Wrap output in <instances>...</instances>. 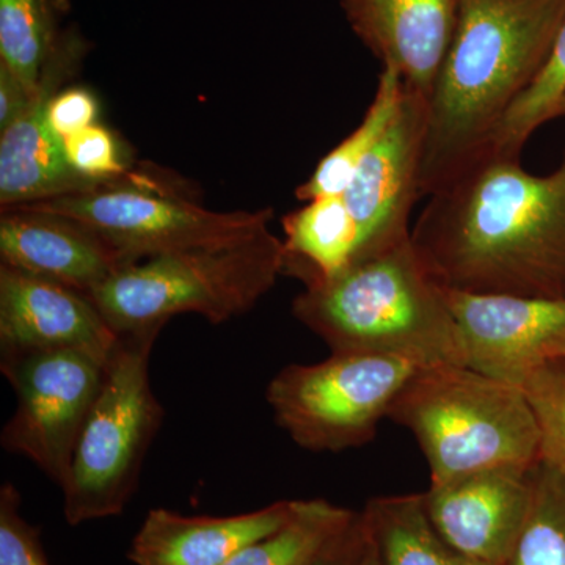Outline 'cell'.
<instances>
[{
  "label": "cell",
  "mask_w": 565,
  "mask_h": 565,
  "mask_svg": "<svg viewBox=\"0 0 565 565\" xmlns=\"http://www.w3.org/2000/svg\"><path fill=\"white\" fill-rule=\"evenodd\" d=\"M412 243L445 289L565 299V148L548 174L482 152L430 193Z\"/></svg>",
  "instance_id": "cell-1"
},
{
  "label": "cell",
  "mask_w": 565,
  "mask_h": 565,
  "mask_svg": "<svg viewBox=\"0 0 565 565\" xmlns=\"http://www.w3.org/2000/svg\"><path fill=\"white\" fill-rule=\"evenodd\" d=\"M564 14L565 0H459L455 33L427 99L422 196L486 151L544 66Z\"/></svg>",
  "instance_id": "cell-2"
},
{
  "label": "cell",
  "mask_w": 565,
  "mask_h": 565,
  "mask_svg": "<svg viewBox=\"0 0 565 565\" xmlns=\"http://www.w3.org/2000/svg\"><path fill=\"white\" fill-rule=\"evenodd\" d=\"M292 315L332 352L399 356L423 367L465 366L446 289L424 266L412 237L305 288Z\"/></svg>",
  "instance_id": "cell-3"
},
{
  "label": "cell",
  "mask_w": 565,
  "mask_h": 565,
  "mask_svg": "<svg viewBox=\"0 0 565 565\" xmlns=\"http://www.w3.org/2000/svg\"><path fill=\"white\" fill-rule=\"evenodd\" d=\"M386 418L414 434L430 484L541 462V434L522 388L462 364L416 371Z\"/></svg>",
  "instance_id": "cell-4"
},
{
  "label": "cell",
  "mask_w": 565,
  "mask_h": 565,
  "mask_svg": "<svg viewBox=\"0 0 565 565\" xmlns=\"http://www.w3.org/2000/svg\"><path fill=\"white\" fill-rule=\"evenodd\" d=\"M282 241L267 230L239 243L128 264L88 297L118 334L163 329L189 313L217 326L255 308L282 277Z\"/></svg>",
  "instance_id": "cell-5"
},
{
  "label": "cell",
  "mask_w": 565,
  "mask_h": 565,
  "mask_svg": "<svg viewBox=\"0 0 565 565\" xmlns=\"http://www.w3.org/2000/svg\"><path fill=\"white\" fill-rule=\"evenodd\" d=\"M161 330L120 334L107 360L102 388L61 487L71 526L121 515L136 493L163 419L150 381L151 352Z\"/></svg>",
  "instance_id": "cell-6"
},
{
  "label": "cell",
  "mask_w": 565,
  "mask_h": 565,
  "mask_svg": "<svg viewBox=\"0 0 565 565\" xmlns=\"http://www.w3.org/2000/svg\"><path fill=\"white\" fill-rule=\"evenodd\" d=\"M422 367L399 356L332 352L319 363L281 367L266 399L294 444L341 452L374 440L397 394Z\"/></svg>",
  "instance_id": "cell-7"
},
{
  "label": "cell",
  "mask_w": 565,
  "mask_h": 565,
  "mask_svg": "<svg viewBox=\"0 0 565 565\" xmlns=\"http://www.w3.org/2000/svg\"><path fill=\"white\" fill-rule=\"evenodd\" d=\"M25 210L50 212L79 223L129 263L152 256L250 239L267 232L274 210L218 212L156 189L143 177L95 191L71 193Z\"/></svg>",
  "instance_id": "cell-8"
},
{
  "label": "cell",
  "mask_w": 565,
  "mask_h": 565,
  "mask_svg": "<svg viewBox=\"0 0 565 565\" xmlns=\"http://www.w3.org/2000/svg\"><path fill=\"white\" fill-rule=\"evenodd\" d=\"M106 363L76 351L0 355V370L17 396L0 435L2 448L31 460L58 487L65 484Z\"/></svg>",
  "instance_id": "cell-9"
},
{
  "label": "cell",
  "mask_w": 565,
  "mask_h": 565,
  "mask_svg": "<svg viewBox=\"0 0 565 565\" xmlns=\"http://www.w3.org/2000/svg\"><path fill=\"white\" fill-rule=\"evenodd\" d=\"M465 366L522 386L546 364L565 362V299L446 289Z\"/></svg>",
  "instance_id": "cell-10"
},
{
  "label": "cell",
  "mask_w": 565,
  "mask_h": 565,
  "mask_svg": "<svg viewBox=\"0 0 565 565\" xmlns=\"http://www.w3.org/2000/svg\"><path fill=\"white\" fill-rule=\"evenodd\" d=\"M427 99L405 87L388 131L364 158L343 193L359 230V262L399 247L412 237L411 214L419 192Z\"/></svg>",
  "instance_id": "cell-11"
},
{
  "label": "cell",
  "mask_w": 565,
  "mask_h": 565,
  "mask_svg": "<svg viewBox=\"0 0 565 565\" xmlns=\"http://www.w3.org/2000/svg\"><path fill=\"white\" fill-rule=\"evenodd\" d=\"M87 50V41L79 33L61 32L41 73L39 90L31 107L20 120L0 132L2 210L107 185L81 177L71 167L65 140L54 131L50 121L52 98L79 70Z\"/></svg>",
  "instance_id": "cell-12"
},
{
  "label": "cell",
  "mask_w": 565,
  "mask_h": 565,
  "mask_svg": "<svg viewBox=\"0 0 565 565\" xmlns=\"http://www.w3.org/2000/svg\"><path fill=\"white\" fill-rule=\"evenodd\" d=\"M533 470L498 468L430 484L423 493L427 515L465 559L504 565L530 516Z\"/></svg>",
  "instance_id": "cell-13"
},
{
  "label": "cell",
  "mask_w": 565,
  "mask_h": 565,
  "mask_svg": "<svg viewBox=\"0 0 565 565\" xmlns=\"http://www.w3.org/2000/svg\"><path fill=\"white\" fill-rule=\"evenodd\" d=\"M118 341L90 297L0 264V355L76 351L107 362Z\"/></svg>",
  "instance_id": "cell-14"
},
{
  "label": "cell",
  "mask_w": 565,
  "mask_h": 565,
  "mask_svg": "<svg viewBox=\"0 0 565 565\" xmlns=\"http://www.w3.org/2000/svg\"><path fill=\"white\" fill-rule=\"evenodd\" d=\"M0 256L3 266L58 282L85 296L131 264L79 223L25 207L2 210Z\"/></svg>",
  "instance_id": "cell-15"
},
{
  "label": "cell",
  "mask_w": 565,
  "mask_h": 565,
  "mask_svg": "<svg viewBox=\"0 0 565 565\" xmlns=\"http://www.w3.org/2000/svg\"><path fill=\"white\" fill-rule=\"evenodd\" d=\"M459 0H344L349 20L405 87L429 99L456 29Z\"/></svg>",
  "instance_id": "cell-16"
},
{
  "label": "cell",
  "mask_w": 565,
  "mask_h": 565,
  "mask_svg": "<svg viewBox=\"0 0 565 565\" xmlns=\"http://www.w3.org/2000/svg\"><path fill=\"white\" fill-rule=\"evenodd\" d=\"M294 505L296 501H277L228 516L152 509L134 535L128 557L136 565H225L245 546L285 525Z\"/></svg>",
  "instance_id": "cell-17"
},
{
  "label": "cell",
  "mask_w": 565,
  "mask_h": 565,
  "mask_svg": "<svg viewBox=\"0 0 565 565\" xmlns=\"http://www.w3.org/2000/svg\"><path fill=\"white\" fill-rule=\"evenodd\" d=\"M282 275L305 288L322 285L359 262V230L343 196L307 202L282 217Z\"/></svg>",
  "instance_id": "cell-18"
},
{
  "label": "cell",
  "mask_w": 565,
  "mask_h": 565,
  "mask_svg": "<svg viewBox=\"0 0 565 565\" xmlns=\"http://www.w3.org/2000/svg\"><path fill=\"white\" fill-rule=\"evenodd\" d=\"M362 516L375 539L382 565H476L435 530L423 493L374 498Z\"/></svg>",
  "instance_id": "cell-19"
},
{
  "label": "cell",
  "mask_w": 565,
  "mask_h": 565,
  "mask_svg": "<svg viewBox=\"0 0 565 565\" xmlns=\"http://www.w3.org/2000/svg\"><path fill=\"white\" fill-rule=\"evenodd\" d=\"M356 519L355 512L326 500H297L285 525L245 546L225 565H316Z\"/></svg>",
  "instance_id": "cell-20"
},
{
  "label": "cell",
  "mask_w": 565,
  "mask_h": 565,
  "mask_svg": "<svg viewBox=\"0 0 565 565\" xmlns=\"http://www.w3.org/2000/svg\"><path fill=\"white\" fill-rule=\"evenodd\" d=\"M404 93L405 85L399 74L384 66L373 103L367 107L362 122L329 154L323 156L313 174L297 188V199L311 202L326 196H343L364 158L392 126Z\"/></svg>",
  "instance_id": "cell-21"
},
{
  "label": "cell",
  "mask_w": 565,
  "mask_h": 565,
  "mask_svg": "<svg viewBox=\"0 0 565 565\" xmlns=\"http://www.w3.org/2000/svg\"><path fill=\"white\" fill-rule=\"evenodd\" d=\"M565 109V14L548 57L533 84L516 99L498 126L484 152L520 158L526 141L545 122L563 117Z\"/></svg>",
  "instance_id": "cell-22"
},
{
  "label": "cell",
  "mask_w": 565,
  "mask_h": 565,
  "mask_svg": "<svg viewBox=\"0 0 565 565\" xmlns=\"http://www.w3.org/2000/svg\"><path fill=\"white\" fill-rule=\"evenodd\" d=\"M58 35L54 0H0V65L32 90Z\"/></svg>",
  "instance_id": "cell-23"
},
{
  "label": "cell",
  "mask_w": 565,
  "mask_h": 565,
  "mask_svg": "<svg viewBox=\"0 0 565 565\" xmlns=\"http://www.w3.org/2000/svg\"><path fill=\"white\" fill-rule=\"evenodd\" d=\"M533 490L526 525L504 565H565V475L539 462Z\"/></svg>",
  "instance_id": "cell-24"
},
{
  "label": "cell",
  "mask_w": 565,
  "mask_h": 565,
  "mask_svg": "<svg viewBox=\"0 0 565 565\" xmlns=\"http://www.w3.org/2000/svg\"><path fill=\"white\" fill-rule=\"evenodd\" d=\"M520 388L541 434V462L565 475V362L546 364Z\"/></svg>",
  "instance_id": "cell-25"
},
{
  "label": "cell",
  "mask_w": 565,
  "mask_h": 565,
  "mask_svg": "<svg viewBox=\"0 0 565 565\" xmlns=\"http://www.w3.org/2000/svg\"><path fill=\"white\" fill-rule=\"evenodd\" d=\"M65 150L71 167L87 180L114 184L136 177L126 169L117 137L96 122L66 139Z\"/></svg>",
  "instance_id": "cell-26"
},
{
  "label": "cell",
  "mask_w": 565,
  "mask_h": 565,
  "mask_svg": "<svg viewBox=\"0 0 565 565\" xmlns=\"http://www.w3.org/2000/svg\"><path fill=\"white\" fill-rule=\"evenodd\" d=\"M0 565H50L40 530L22 515L21 493L11 482L0 489Z\"/></svg>",
  "instance_id": "cell-27"
},
{
  "label": "cell",
  "mask_w": 565,
  "mask_h": 565,
  "mask_svg": "<svg viewBox=\"0 0 565 565\" xmlns=\"http://www.w3.org/2000/svg\"><path fill=\"white\" fill-rule=\"evenodd\" d=\"M98 117V102L85 88H66L52 98L50 121L63 140L95 125Z\"/></svg>",
  "instance_id": "cell-28"
},
{
  "label": "cell",
  "mask_w": 565,
  "mask_h": 565,
  "mask_svg": "<svg viewBox=\"0 0 565 565\" xmlns=\"http://www.w3.org/2000/svg\"><path fill=\"white\" fill-rule=\"evenodd\" d=\"M36 90H32L9 68L0 65V132L20 120L35 99Z\"/></svg>",
  "instance_id": "cell-29"
},
{
  "label": "cell",
  "mask_w": 565,
  "mask_h": 565,
  "mask_svg": "<svg viewBox=\"0 0 565 565\" xmlns=\"http://www.w3.org/2000/svg\"><path fill=\"white\" fill-rule=\"evenodd\" d=\"M349 565H382L377 544H375L370 527L364 523L362 514H360L359 533H356L355 546H353Z\"/></svg>",
  "instance_id": "cell-30"
},
{
  "label": "cell",
  "mask_w": 565,
  "mask_h": 565,
  "mask_svg": "<svg viewBox=\"0 0 565 565\" xmlns=\"http://www.w3.org/2000/svg\"><path fill=\"white\" fill-rule=\"evenodd\" d=\"M359 522L360 514L352 530L316 565H349V563H351L353 546H355L356 533H359Z\"/></svg>",
  "instance_id": "cell-31"
},
{
  "label": "cell",
  "mask_w": 565,
  "mask_h": 565,
  "mask_svg": "<svg viewBox=\"0 0 565 565\" xmlns=\"http://www.w3.org/2000/svg\"><path fill=\"white\" fill-rule=\"evenodd\" d=\"M563 117H565V109H564V114H563Z\"/></svg>",
  "instance_id": "cell-32"
}]
</instances>
